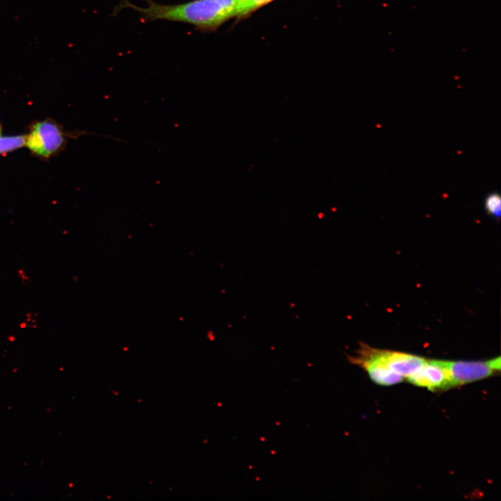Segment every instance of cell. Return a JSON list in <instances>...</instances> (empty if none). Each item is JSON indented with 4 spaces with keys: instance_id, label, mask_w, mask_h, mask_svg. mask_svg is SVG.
Listing matches in <instances>:
<instances>
[{
    "instance_id": "1",
    "label": "cell",
    "mask_w": 501,
    "mask_h": 501,
    "mask_svg": "<svg viewBox=\"0 0 501 501\" xmlns=\"http://www.w3.org/2000/svg\"><path fill=\"white\" fill-rule=\"evenodd\" d=\"M349 362L363 368L376 383L390 385L401 382L404 377L381 363L372 353L370 347L361 344L356 355L348 357Z\"/></svg>"
},
{
    "instance_id": "2",
    "label": "cell",
    "mask_w": 501,
    "mask_h": 501,
    "mask_svg": "<svg viewBox=\"0 0 501 501\" xmlns=\"http://www.w3.org/2000/svg\"><path fill=\"white\" fill-rule=\"evenodd\" d=\"M437 361L446 369L450 380V387L486 378L494 372L488 361Z\"/></svg>"
},
{
    "instance_id": "3",
    "label": "cell",
    "mask_w": 501,
    "mask_h": 501,
    "mask_svg": "<svg viewBox=\"0 0 501 501\" xmlns=\"http://www.w3.org/2000/svg\"><path fill=\"white\" fill-rule=\"evenodd\" d=\"M63 141L58 127L49 121L36 123L26 138L28 147L36 154L44 157L57 150Z\"/></svg>"
},
{
    "instance_id": "4",
    "label": "cell",
    "mask_w": 501,
    "mask_h": 501,
    "mask_svg": "<svg viewBox=\"0 0 501 501\" xmlns=\"http://www.w3.org/2000/svg\"><path fill=\"white\" fill-rule=\"evenodd\" d=\"M372 354L393 372L408 377L422 367L427 362L424 358L409 353L371 347Z\"/></svg>"
},
{
    "instance_id": "5",
    "label": "cell",
    "mask_w": 501,
    "mask_h": 501,
    "mask_svg": "<svg viewBox=\"0 0 501 501\" xmlns=\"http://www.w3.org/2000/svg\"><path fill=\"white\" fill-rule=\"evenodd\" d=\"M412 384L429 390H444L450 387L449 375L437 360H429L419 370L407 377Z\"/></svg>"
},
{
    "instance_id": "6",
    "label": "cell",
    "mask_w": 501,
    "mask_h": 501,
    "mask_svg": "<svg viewBox=\"0 0 501 501\" xmlns=\"http://www.w3.org/2000/svg\"><path fill=\"white\" fill-rule=\"evenodd\" d=\"M272 1L273 0H240L237 8L236 17L246 16Z\"/></svg>"
},
{
    "instance_id": "7",
    "label": "cell",
    "mask_w": 501,
    "mask_h": 501,
    "mask_svg": "<svg viewBox=\"0 0 501 501\" xmlns=\"http://www.w3.org/2000/svg\"><path fill=\"white\" fill-rule=\"evenodd\" d=\"M484 207L489 214L499 218L501 214V199L499 193L496 192L489 193L485 198Z\"/></svg>"
},
{
    "instance_id": "8",
    "label": "cell",
    "mask_w": 501,
    "mask_h": 501,
    "mask_svg": "<svg viewBox=\"0 0 501 501\" xmlns=\"http://www.w3.org/2000/svg\"><path fill=\"white\" fill-rule=\"evenodd\" d=\"M25 136L0 138V153L13 150L22 146L26 141Z\"/></svg>"
},
{
    "instance_id": "9",
    "label": "cell",
    "mask_w": 501,
    "mask_h": 501,
    "mask_svg": "<svg viewBox=\"0 0 501 501\" xmlns=\"http://www.w3.org/2000/svg\"><path fill=\"white\" fill-rule=\"evenodd\" d=\"M500 358L498 357L491 360H488V363L489 366L494 370V371H499L500 369Z\"/></svg>"
}]
</instances>
